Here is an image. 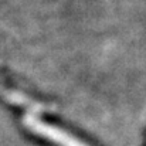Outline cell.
<instances>
[{
  "label": "cell",
  "mask_w": 146,
  "mask_h": 146,
  "mask_svg": "<svg viewBox=\"0 0 146 146\" xmlns=\"http://www.w3.org/2000/svg\"><path fill=\"white\" fill-rule=\"evenodd\" d=\"M24 123L34 133L48 139V141L54 142V143H57L58 146H87L84 145L81 141H78L77 138H74V136L68 135L67 132L61 131L60 128L52 126V125H50L47 122L38 121L34 116H26Z\"/></svg>",
  "instance_id": "cell-1"
}]
</instances>
